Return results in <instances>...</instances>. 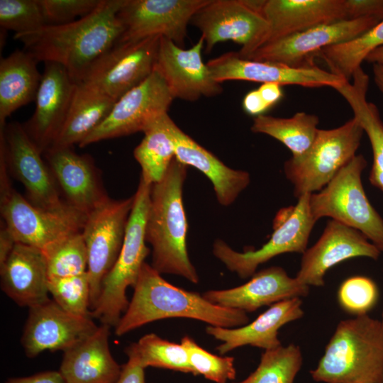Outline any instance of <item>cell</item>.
I'll return each mask as SVG.
<instances>
[{"instance_id": "6da1fadb", "label": "cell", "mask_w": 383, "mask_h": 383, "mask_svg": "<svg viewBox=\"0 0 383 383\" xmlns=\"http://www.w3.org/2000/svg\"><path fill=\"white\" fill-rule=\"evenodd\" d=\"M126 0H101L89 14L71 23L45 25L15 34L26 51L38 62L62 65L79 83L91 65L119 40L123 26L118 13Z\"/></svg>"}, {"instance_id": "7a4b0ae2", "label": "cell", "mask_w": 383, "mask_h": 383, "mask_svg": "<svg viewBox=\"0 0 383 383\" xmlns=\"http://www.w3.org/2000/svg\"><path fill=\"white\" fill-rule=\"evenodd\" d=\"M133 288L128 309L115 326L118 336L165 318H190L223 328L240 327L250 321L243 311L212 304L199 293L170 284L147 262Z\"/></svg>"}, {"instance_id": "3957f363", "label": "cell", "mask_w": 383, "mask_h": 383, "mask_svg": "<svg viewBox=\"0 0 383 383\" xmlns=\"http://www.w3.org/2000/svg\"><path fill=\"white\" fill-rule=\"evenodd\" d=\"M187 166L174 158L163 178L151 186L145 240L152 248V267L160 274L199 277L188 255V223L182 201Z\"/></svg>"}, {"instance_id": "277c9868", "label": "cell", "mask_w": 383, "mask_h": 383, "mask_svg": "<svg viewBox=\"0 0 383 383\" xmlns=\"http://www.w3.org/2000/svg\"><path fill=\"white\" fill-rule=\"evenodd\" d=\"M312 379L323 383H383V330L368 314L340 321Z\"/></svg>"}, {"instance_id": "5b68a950", "label": "cell", "mask_w": 383, "mask_h": 383, "mask_svg": "<svg viewBox=\"0 0 383 383\" xmlns=\"http://www.w3.org/2000/svg\"><path fill=\"white\" fill-rule=\"evenodd\" d=\"M152 184L140 177L133 196L132 210L127 223L123 245L116 263L104 277L99 297L91 311V317L101 324L115 327L129 301L126 289L133 287L150 250L145 243V227Z\"/></svg>"}, {"instance_id": "8992f818", "label": "cell", "mask_w": 383, "mask_h": 383, "mask_svg": "<svg viewBox=\"0 0 383 383\" xmlns=\"http://www.w3.org/2000/svg\"><path fill=\"white\" fill-rule=\"evenodd\" d=\"M367 167L362 155H356L319 192L310 194L309 208L317 221L329 217L364 234L383 252V219L370 202L362 183Z\"/></svg>"}, {"instance_id": "52a82bcc", "label": "cell", "mask_w": 383, "mask_h": 383, "mask_svg": "<svg viewBox=\"0 0 383 383\" xmlns=\"http://www.w3.org/2000/svg\"><path fill=\"white\" fill-rule=\"evenodd\" d=\"M364 131L353 118L332 129H319L309 150L284 164V172L294 187L296 198L325 187L355 155Z\"/></svg>"}, {"instance_id": "ba28073f", "label": "cell", "mask_w": 383, "mask_h": 383, "mask_svg": "<svg viewBox=\"0 0 383 383\" xmlns=\"http://www.w3.org/2000/svg\"><path fill=\"white\" fill-rule=\"evenodd\" d=\"M309 196L310 194L301 196L296 205L282 208L277 213L272 234L260 248L240 252L218 239L213 245V255L231 272L246 279L256 272L260 265L279 255L303 254L316 222L310 211Z\"/></svg>"}, {"instance_id": "9c48e42d", "label": "cell", "mask_w": 383, "mask_h": 383, "mask_svg": "<svg viewBox=\"0 0 383 383\" xmlns=\"http://www.w3.org/2000/svg\"><path fill=\"white\" fill-rule=\"evenodd\" d=\"M0 153L4 156L9 175L23 184L26 198L33 206L58 213L76 211L62 198L43 154L22 123L12 121L0 126Z\"/></svg>"}, {"instance_id": "30bf717a", "label": "cell", "mask_w": 383, "mask_h": 383, "mask_svg": "<svg viewBox=\"0 0 383 383\" xmlns=\"http://www.w3.org/2000/svg\"><path fill=\"white\" fill-rule=\"evenodd\" d=\"M191 22L201 33L206 52L218 43L232 40L242 46L238 52L242 58L262 45L269 28L255 1L249 0H209Z\"/></svg>"}, {"instance_id": "8fae6325", "label": "cell", "mask_w": 383, "mask_h": 383, "mask_svg": "<svg viewBox=\"0 0 383 383\" xmlns=\"http://www.w3.org/2000/svg\"><path fill=\"white\" fill-rule=\"evenodd\" d=\"M133 204V196L121 200L109 198L87 216L82 234L88 257L91 311L99 297L102 282L121 252Z\"/></svg>"}, {"instance_id": "7c38bea8", "label": "cell", "mask_w": 383, "mask_h": 383, "mask_svg": "<svg viewBox=\"0 0 383 383\" xmlns=\"http://www.w3.org/2000/svg\"><path fill=\"white\" fill-rule=\"evenodd\" d=\"M160 38L117 41L91 65L79 83L97 89L116 101L152 74Z\"/></svg>"}, {"instance_id": "4fadbf2b", "label": "cell", "mask_w": 383, "mask_h": 383, "mask_svg": "<svg viewBox=\"0 0 383 383\" xmlns=\"http://www.w3.org/2000/svg\"><path fill=\"white\" fill-rule=\"evenodd\" d=\"M173 100L164 79L154 69L144 82L115 102L107 118L79 146L144 132L167 113Z\"/></svg>"}, {"instance_id": "5bb4252c", "label": "cell", "mask_w": 383, "mask_h": 383, "mask_svg": "<svg viewBox=\"0 0 383 383\" xmlns=\"http://www.w3.org/2000/svg\"><path fill=\"white\" fill-rule=\"evenodd\" d=\"M0 208L2 221L16 243L42 252L82 232L87 216L77 211L58 213L39 209L13 187L0 195Z\"/></svg>"}, {"instance_id": "9a60e30c", "label": "cell", "mask_w": 383, "mask_h": 383, "mask_svg": "<svg viewBox=\"0 0 383 383\" xmlns=\"http://www.w3.org/2000/svg\"><path fill=\"white\" fill-rule=\"evenodd\" d=\"M209 0H126L118 13L123 26L118 42L161 36L183 48L187 26Z\"/></svg>"}, {"instance_id": "2e32d148", "label": "cell", "mask_w": 383, "mask_h": 383, "mask_svg": "<svg viewBox=\"0 0 383 383\" xmlns=\"http://www.w3.org/2000/svg\"><path fill=\"white\" fill-rule=\"evenodd\" d=\"M380 21L365 17L320 24L265 44L245 58L290 67L313 64V56L322 49L350 40Z\"/></svg>"}, {"instance_id": "e0dca14e", "label": "cell", "mask_w": 383, "mask_h": 383, "mask_svg": "<svg viewBox=\"0 0 383 383\" xmlns=\"http://www.w3.org/2000/svg\"><path fill=\"white\" fill-rule=\"evenodd\" d=\"M212 76L219 83L242 80L280 86L299 85L309 88L331 87L335 89L345 81L314 63L301 67L252 60L240 57L238 52H229L206 63Z\"/></svg>"}, {"instance_id": "ac0fdd59", "label": "cell", "mask_w": 383, "mask_h": 383, "mask_svg": "<svg viewBox=\"0 0 383 383\" xmlns=\"http://www.w3.org/2000/svg\"><path fill=\"white\" fill-rule=\"evenodd\" d=\"M91 317L76 316L54 300L29 308L21 344L28 357L45 350H62L77 345L98 328Z\"/></svg>"}, {"instance_id": "d6986e66", "label": "cell", "mask_w": 383, "mask_h": 383, "mask_svg": "<svg viewBox=\"0 0 383 383\" xmlns=\"http://www.w3.org/2000/svg\"><path fill=\"white\" fill-rule=\"evenodd\" d=\"M204 39L184 49L172 40L161 37L155 70L164 79L174 99L194 101L201 96L212 97L223 91L203 62Z\"/></svg>"}, {"instance_id": "ffe728a7", "label": "cell", "mask_w": 383, "mask_h": 383, "mask_svg": "<svg viewBox=\"0 0 383 383\" xmlns=\"http://www.w3.org/2000/svg\"><path fill=\"white\" fill-rule=\"evenodd\" d=\"M380 254L361 232L331 219L318 241L302 254L296 278L309 287H322L325 274L332 267L357 257L376 260Z\"/></svg>"}, {"instance_id": "44dd1931", "label": "cell", "mask_w": 383, "mask_h": 383, "mask_svg": "<svg viewBox=\"0 0 383 383\" xmlns=\"http://www.w3.org/2000/svg\"><path fill=\"white\" fill-rule=\"evenodd\" d=\"M77 83L55 62H45L33 116L22 123L26 133L43 154L51 148L67 116Z\"/></svg>"}, {"instance_id": "7402d4cb", "label": "cell", "mask_w": 383, "mask_h": 383, "mask_svg": "<svg viewBox=\"0 0 383 383\" xmlns=\"http://www.w3.org/2000/svg\"><path fill=\"white\" fill-rule=\"evenodd\" d=\"M43 155L62 198L72 209L87 216L109 198L90 155L77 154L72 147L50 148Z\"/></svg>"}, {"instance_id": "603a6c76", "label": "cell", "mask_w": 383, "mask_h": 383, "mask_svg": "<svg viewBox=\"0 0 383 383\" xmlns=\"http://www.w3.org/2000/svg\"><path fill=\"white\" fill-rule=\"evenodd\" d=\"M310 287L289 277L281 267L272 266L255 272L246 283L230 289H211L202 294L212 304L245 313L264 306L308 295Z\"/></svg>"}, {"instance_id": "cb8c5ba5", "label": "cell", "mask_w": 383, "mask_h": 383, "mask_svg": "<svg viewBox=\"0 0 383 383\" xmlns=\"http://www.w3.org/2000/svg\"><path fill=\"white\" fill-rule=\"evenodd\" d=\"M257 6L269 26L260 47L320 24L348 19L345 0H262L257 1Z\"/></svg>"}, {"instance_id": "d4e9b609", "label": "cell", "mask_w": 383, "mask_h": 383, "mask_svg": "<svg viewBox=\"0 0 383 383\" xmlns=\"http://www.w3.org/2000/svg\"><path fill=\"white\" fill-rule=\"evenodd\" d=\"M301 298H292L275 303L259 315L252 322L236 328H223L209 325L208 335L222 343L216 348L225 355L240 347L250 345L265 350L282 345L279 330L284 325L304 316Z\"/></svg>"}, {"instance_id": "484cf974", "label": "cell", "mask_w": 383, "mask_h": 383, "mask_svg": "<svg viewBox=\"0 0 383 383\" xmlns=\"http://www.w3.org/2000/svg\"><path fill=\"white\" fill-rule=\"evenodd\" d=\"M1 288L20 306L31 308L48 300V274L43 252L16 243L0 266Z\"/></svg>"}, {"instance_id": "4316f807", "label": "cell", "mask_w": 383, "mask_h": 383, "mask_svg": "<svg viewBox=\"0 0 383 383\" xmlns=\"http://www.w3.org/2000/svg\"><path fill=\"white\" fill-rule=\"evenodd\" d=\"M168 127L175 148V158L204 174L211 182L218 203L229 206L249 184L248 172L234 170L183 132L171 118Z\"/></svg>"}, {"instance_id": "83f0119b", "label": "cell", "mask_w": 383, "mask_h": 383, "mask_svg": "<svg viewBox=\"0 0 383 383\" xmlns=\"http://www.w3.org/2000/svg\"><path fill=\"white\" fill-rule=\"evenodd\" d=\"M110 326L101 324L87 338L64 352L59 372L66 383H116L122 367L109 343Z\"/></svg>"}, {"instance_id": "f1b7e54d", "label": "cell", "mask_w": 383, "mask_h": 383, "mask_svg": "<svg viewBox=\"0 0 383 383\" xmlns=\"http://www.w3.org/2000/svg\"><path fill=\"white\" fill-rule=\"evenodd\" d=\"M38 61L25 50H16L0 61V126L20 107L35 101L42 79Z\"/></svg>"}, {"instance_id": "f546056e", "label": "cell", "mask_w": 383, "mask_h": 383, "mask_svg": "<svg viewBox=\"0 0 383 383\" xmlns=\"http://www.w3.org/2000/svg\"><path fill=\"white\" fill-rule=\"evenodd\" d=\"M115 102L99 90L77 83L67 116L51 148L79 145L107 118Z\"/></svg>"}, {"instance_id": "4dcf8cb0", "label": "cell", "mask_w": 383, "mask_h": 383, "mask_svg": "<svg viewBox=\"0 0 383 383\" xmlns=\"http://www.w3.org/2000/svg\"><path fill=\"white\" fill-rule=\"evenodd\" d=\"M367 84L357 82L345 87L340 94L351 107L371 145L373 161L370 182L383 192V121L375 104L367 101Z\"/></svg>"}, {"instance_id": "1f68e13d", "label": "cell", "mask_w": 383, "mask_h": 383, "mask_svg": "<svg viewBox=\"0 0 383 383\" xmlns=\"http://www.w3.org/2000/svg\"><path fill=\"white\" fill-rule=\"evenodd\" d=\"M319 123L318 117L304 111L289 118L260 115L253 118L251 131L270 135L284 144L293 157L304 155L312 145Z\"/></svg>"}, {"instance_id": "d6a6232c", "label": "cell", "mask_w": 383, "mask_h": 383, "mask_svg": "<svg viewBox=\"0 0 383 383\" xmlns=\"http://www.w3.org/2000/svg\"><path fill=\"white\" fill-rule=\"evenodd\" d=\"M168 113L154 121L143 132L144 137L133 155L141 167V175L151 184L160 181L175 158V148L168 127Z\"/></svg>"}, {"instance_id": "836d02e7", "label": "cell", "mask_w": 383, "mask_h": 383, "mask_svg": "<svg viewBox=\"0 0 383 383\" xmlns=\"http://www.w3.org/2000/svg\"><path fill=\"white\" fill-rule=\"evenodd\" d=\"M382 46L383 20L350 40L322 49L316 56L323 59L330 72L349 82L368 55Z\"/></svg>"}, {"instance_id": "e575fe53", "label": "cell", "mask_w": 383, "mask_h": 383, "mask_svg": "<svg viewBox=\"0 0 383 383\" xmlns=\"http://www.w3.org/2000/svg\"><path fill=\"white\" fill-rule=\"evenodd\" d=\"M126 350L134 353L145 368L153 367L192 374L186 348L155 333L144 335Z\"/></svg>"}, {"instance_id": "d590c367", "label": "cell", "mask_w": 383, "mask_h": 383, "mask_svg": "<svg viewBox=\"0 0 383 383\" xmlns=\"http://www.w3.org/2000/svg\"><path fill=\"white\" fill-rule=\"evenodd\" d=\"M302 362L299 346L282 345L265 350L255 371L243 380L234 383H294Z\"/></svg>"}, {"instance_id": "8d00e7d4", "label": "cell", "mask_w": 383, "mask_h": 383, "mask_svg": "<svg viewBox=\"0 0 383 383\" xmlns=\"http://www.w3.org/2000/svg\"><path fill=\"white\" fill-rule=\"evenodd\" d=\"M43 253L48 278L74 276L87 271V252L82 232L65 238Z\"/></svg>"}, {"instance_id": "74e56055", "label": "cell", "mask_w": 383, "mask_h": 383, "mask_svg": "<svg viewBox=\"0 0 383 383\" xmlns=\"http://www.w3.org/2000/svg\"><path fill=\"white\" fill-rule=\"evenodd\" d=\"M48 287L52 300L62 309L76 316L91 317L87 272L74 276L48 278Z\"/></svg>"}, {"instance_id": "f35d334b", "label": "cell", "mask_w": 383, "mask_h": 383, "mask_svg": "<svg viewBox=\"0 0 383 383\" xmlns=\"http://www.w3.org/2000/svg\"><path fill=\"white\" fill-rule=\"evenodd\" d=\"M180 343L187 351L193 375H202L215 383H227L235 379L233 357L212 354L188 335H184Z\"/></svg>"}, {"instance_id": "ab89813d", "label": "cell", "mask_w": 383, "mask_h": 383, "mask_svg": "<svg viewBox=\"0 0 383 383\" xmlns=\"http://www.w3.org/2000/svg\"><path fill=\"white\" fill-rule=\"evenodd\" d=\"M45 25L38 0H0V26L3 30L21 34Z\"/></svg>"}, {"instance_id": "60d3db41", "label": "cell", "mask_w": 383, "mask_h": 383, "mask_svg": "<svg viewBox=\"0 0 383 383\" xmlns=\"http://www.w3.org/2000/svg\"><path fill=\"white\" fill-rule=\"evenodd\" d=\"M378 299L379 289L376 283L364 276L346 279L338 291L340 306L355 316L367 314L375 306Z\"/></svg>"}, {"instance_id": "b9f144b4", "label": "cell", "mask_w": 383, "mask_h": 383, "mask_svg": "<svg viewBox=\"0 0 383 383\" xmlns=\"http://www.w3.org/2000/svg\"><path fill=\"white\" fill-rule=\"evenodd\" d=\"M101 0H38L45 25L71 23L92 12Z\"/></svg>"}, {"instance_id": "7bdbcfd3", "label": "cell", "mask_w": 383, "mask_h": 383, "mask_svg": "<svg viewBox=\"0 0 383 383\" xmlns=\"http://www.w3.org/2000/svg\"><path fill=\"white\" fill-rule=\"evenodd\" d=\"M347 17H372L383 20V0H345Z\"/></svg>"}, {"instance_id": "ee69618b", "label": "cell", "mask_w": 383, "mask_h": 383, "mask_svg": "<svg viewBox=\"0 0 383 383\" xmlns=\"http://www.w3.org/2000/svg\"><path fill=\"white\" fill-rule=\"evenodd\" d=\"M128 360L122 366L121 373L116 383H146L145 367L137 356L132 352L125 350Z\"/></svg>"}, {"instance_id": "f6af8a7d", "label": "cell", "mask_w": 383, "mask_h": 383, "mask_svg": "<svg viewBox=\"0 0 383 383\" xmlns=\"http://www.w3.org/2000/svg\"><path fill=\"white\" fill-rule=\"evenodd\" d=\"M6 383H66L59 371H46L28 377H13Z\"/></svg>"}, {"instance_id": "bcb514c9", "label": "cell", "mask_w": 383, "mask_h": 383, "mask_svg": "<svg viewBox=\"0 0 383 383\" xmlns=\"http://www.w3.org/2000/svg\"><path fill=\"white\" fill-rule=\"evenodd\" d=\"M243 108L246 113L255 116L262 115L270 109L257 89L250 91L245 96L243 100Z\"/></svg>"}, {"instance_id": "7dc6e473", "label": "cell", "mask_w": 383, "mask_h": 383, "mask_svg": "<svg viewBox=\"0 0 383 383\" xmlns=\"http://www.w3.org/2000/svg\"><path fill=\"white\" fill-rule=\"evenodd\" d=\"M16 243V241L13 236L1 220L0 228V266L6 260Z\"/></svg>"}, {"instance_id": "c3c4849f", "label": "cell", "mask_w": 383, "mask_h": 383, "mask_svg": "<svg viewBox=\"0 0 383 383\" xmlns=\"http://www.w3.org/2000/svg\"><path fill=\"white\" fill-rule=\"evenodd\" d=\"M257 90L269 108L275 105L283 96L282 86L277 84H262Z\"/></svg>"}, {"instance_id": "681fc988", "label": "cell", "mask_w": 383, "mask_h": 383, "mask_svg": "<svg viewBox=\"0 0 383 383\" xmlns=\"http://www.w3.org/2000/svg\"><path fill=\"white\" fill-rule=\"evenodd\" d=\"M372 73L374 81L383 94V65L379 64H372Z\"/></svg>"}, {"instance_id": "f907efd6", "label": "cell", "mask_w": 383, "mask_h": 383, "mask_svg": "<svg viewBox=\"0 0 383 383\" xmlns=\"http://www.w3.org/2000/svg\"><path fill=\"white\" fill-rule=\"evenodd\" d=\"M365 61L372 64H379L383 65V46L372 51L366 57Z\"/></svg>"}, {"instance_id": "816d5d0a", "label": "cell", "mask_w": 383, "mask_h": 383, "mask_svg": "<svg viewBox=\"0 0 383 383\" xmlns=\"http://www.w3.org/2000/svg\"><path fill=\"white\" fill-rule=\"evenodd\" d=\"M380 321H381V325H382V330H383V312H382V320Z\"/></svg>"}]
</instances>
